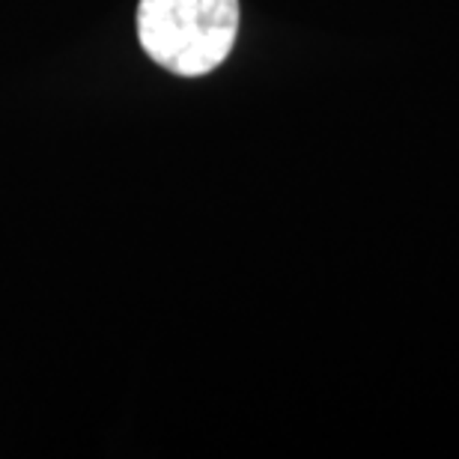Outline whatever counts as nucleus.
<instances>
[{
    "mask_svg": "<svg viewBox=\"0 0 459 459\" xmlns=\"http://www.w3.org/2000/svg\"><path fill=\"white\" fill-rule=\"evenodd\" d=\"M238 33V0H141L137 39L150 60L182 78L215 72Z\"/></svg>",
    "mask_w": 459,
    "mask_h": 459,
    "instance_id": "obj_1",
    "label": "nucleus"
}]
</instances>
